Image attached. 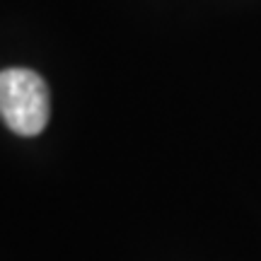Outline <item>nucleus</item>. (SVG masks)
I'll list each match as a JSON object with an SVG mask.
<instances>
[{
    "mask_svg": "<svg viewBox=\"0 0 261 261\" xmlns=\"http://www.w3.org/2000/svg\"><path fill=\"white\" fill-rule=\"evenodd\" d=\"M51 102L44 77L27 68L0 73V116L19 136H37L46 128Z\"/></svg>",
    "mask_w": 261,
    "mask_h": 261,
    "instance_id": "1",
    "label": "nucleus"
}]
</instances>
